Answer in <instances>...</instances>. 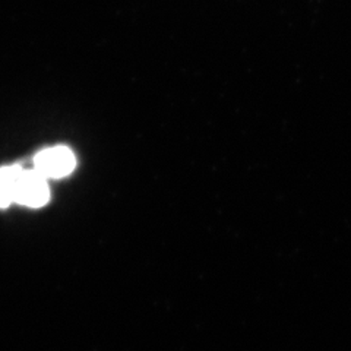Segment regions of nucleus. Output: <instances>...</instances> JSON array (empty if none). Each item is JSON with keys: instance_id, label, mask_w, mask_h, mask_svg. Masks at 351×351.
Returning <instances> with one entry per match:
<instances>
[{"instance_id": "nucleus-3", "label": "nucleus", "mask_w": 351, "mask_h": 351, "mask_svg": "<svg viewBox=\"0 0 351 351\" xmlns=\"http://www.w3.org/2000/svg\"><path fill=\"white\" fill-rule=\"evenodd\" d=\"M22 171L24 169L21 166H8L0 169V208H8L15 202L16 183Z\"/></svg>"}, {"instance_id": "nucleus-1", "label": "nucleus", "mask_w": 351, "mask_h": 351, "mask_svg": "<svg viewBox=\"0 0 351 351\" xmlns=\"http://www.w3.org/2000/svg\"><path fill=\"white\" fill-rule=\"evenodd\" d=\"M49 197L50 191L46 176H43L36 169L21 173L16 183L15 202L31 208H40L49 202Z\"/></svg>"}, {"instance_id": "nucleus-2", "label": "nucleus", "mask_w": 351, "mask_h": 351, "mask_svg": "<svg viewBox=\"0 0 351 351\" xmlns=\"http://www.w3.org/2000/svg\"><path fill=\"white\" fill-rule=\"evenodd\" d=\"M36 170L46 178H64L75 169L73 152L66 147H54L37 154Z\"/></svg>"}]
</instances>
